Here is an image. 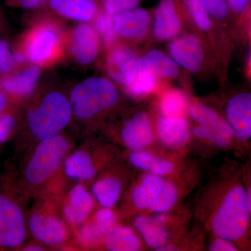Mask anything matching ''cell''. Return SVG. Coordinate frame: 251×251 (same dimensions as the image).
<instances>
[{
    "label": "cell",
    "instance_id": "26",
    "mask_svg": "<svg viewBox=\"0 0 251 251\" xmlns=\"http://www.w3.org/2000/svg\"><path fill=\"white\" fill-rule=\"evenodd\" d=\"M57 36L50 28L40 29L33 36L28 46V55L34 62H43L52 55Z\"/></svg>",
    "mask_w": 251,
    "mask_h": 251
},
{
    "label": "cell",
    "instance_id": "43",
    "mask_svg": "<svg viewBox=\"0 0 251 251\" xmlns=\"http://www.w3.org/2000/svg\"><path fill=\"white\" fill-rule=\"evenodd\" d=\"M90 1H94V0H90Z\"/></svg>",
    "mask_w": 251,
    "mask_h": 251
},
{
    "label": "cell",
    "instance_id": "18",
    "mask_svg": "<svg viewBox=\"0 0 251 251\" xmlns=\"http://www.w3.org/2000/svg\"><path fill=\"white\" fill-rule=\"evenodd\" d=\"M99 40L97 32L88 25L77 26L74 33L72 52L82 64L92 62L98 53Z\"/></svg>",
    "mask_w": 251,
    "mask_h": 251
},
{
    "label": "cell",
    "instance_id": "2",
    "mask_svg": "<svg viewBox=\"0 0 251 251\" xmlns=\"http://www.w3.org/2000/svg\"><path fill=\"white\" fill-rule=\"evenodd\" d=\"M72 148V143L60 135L39 141L25 168V181L34 187L45 184L59 171Z\"/></svg>",
    "mask_w": 251,
    "mask_h": 251
},
{
    "label": "cell",
    "instance_id": "35",
    "mask_svg": "<svg viewBox=\"0 0 251 251\" xmlns=\"http://www.w3.org/2000/svg\"><path fill=\"white\" fill-rule=\"evenodd\" d=\"M140 0H105V9L110 16L121 14L135 9L139 4Z\"/></svg>",
    "mask_w": 251,
    "mask_h": 251
},
{
    "label": "cell",
    "instance_id": "40",
    "mask_svg": "<svg viewBox=\"0 0 251 251\" xmlns=\"http://www.w3.org/2000/svg\"><path fill=\"white\" fill-rule=\"evenodd\" d=\"M20 4L23 7L27 9H32L36 7L38 5L40 4L44 0H18Z\"/></svg>",
    "mask_w": 251,
    "mask_h": 251
},
{
    "label": "cell",
    "instance_id": "9",
    "mask_svg": "<svg viewBox=\"0 0 251 251\" xmlns=\"http://www.w3.org/2000/svg\"><path fill=\"white\" fill-rule=\"evenodd\" d=\"M154 135L150 117L138 112L126 122L121 131L122 143L131 151L143 150L152 143Z\"/></svg>",
    "mask_w": 251,
    "mask_h": 251
},
{
    "label": "cell",
    "instance_id": "28",
    "mask_svg": "<svg viewBox=\"0 0 251 251\" xmlns=\"http://www.w3.org/2000/svg\"><path fill=\"white\" fill-rule=\"evenodd\" d=\"M187 107V99L181 91L166 92L160 100L159 108L164 117H181Z\"/></svg>",
    "mask_w": 251,
    "mask_h": 251
},
{
    "label": "cell",
    "instance_id": "7",
    "mask_svg": "<svg viewBox=\"0 0 251 251\" xmlns=\"http://www.w3.org/2000/svg\"><path fill=\"white\" fill-rule=\"evenodd\" d=\"M94 205L92 194L83 185L77 184L69 191L63 202V216L72 226H81L90 217Z\"/></svg>",
    "mask_w": 251,
    "mask_h": 251
},
{
    "label": "cell",
    "instance_id": "17",
    "mask_svg": "<svg viewBox=\"0 0 251 251\" xmlns=\"http://www.w3.org/2000/svg\"><path fill=\"white\" fill-rule=\"evenodd\" d=\"M64 169L69 177L80 181L93 179L99 171L94 157L85 150H77L69 153L64 161Z\"/></svg>",
    "mask_w": 251,
    "mask_h": 251
},
{
    "label": "cell",
    "instance_id": "15",
    "mask_svg": "<svg viewBox=\"0 0 251 251\" xmlns=\"http://www.w3.org/2000/svg\"><path fill=\"white\" fill-rule=\"evenodd\" d=\"M165 181L163 176L150 173L144 175L132 190L131 201L135 207L150 211L159 197Z\"/></svg>",
    "mask_w": 251,
    "mask_h": 251
},
{
    "label": "cell",
    "instance_id": "31",
    "mask_svg": "<svg viewBox=\"0 0 251 251\" xmlns=\"http://www.w3.org/2000/svg\"><path fill=\"white\" fill-rule=\"evenodd\" d=\"M95 26L102 39L106 44H111L115 40V29L113 18L107 13H100L95 21Z\"/></svg>",
    "mask_w": 251,
    "mask_h": 251
},
{
    "label": "cell",
    "instance_id": "8",
    "mask_svg": "<svg viewBox=\"0 0 251 251\" xmlns=\"http://www.w3.org/2000/svg\"><path fill=\"white\" fill-rule=\"evenodd\" d=\"M227 122L234 136L241 141L251 137V94H237L229 100L226 107Z\"/></svg>",
    "mask_w": 251,
    "mask_h": 251
},
{
    "label": "cell",
    "instance_id": "22",
    "mask_svg": "<svg viewBox=\"0 0 251 251\" xmlns=\"http://www.w3.org/2000/svg\"><path fill=\"white\" fill-rule=\"evenodd\" d=\"M123 190L122 180L113 175L100 177L92 186L94 198L103 208H112L118 202Z\"/></svg>",
    "mask_w": 251,
    "mask_h": 251
},
{
    "label": "cell",
    "instance_id": "41",
    "mask_svg": "<svg viewBox=\"0 0 251 251\" xmlns=\"http://www.w3.org/2000/svg\"><path fill=\"white\" fill-rule=\"evenodd\" d=\"M45 250L46 249H44V247H43L42 246L38 245V244H31V245H28L23 249V251H40Z\"/></svg>",
    "mask_w": 251,
    "mask_h": 251
},
{
    "label": "cell",
    "instance_id": "10",
    "mask_svg": "<svg viewBox=\"0 0 251 251\" xmlns=\"http://www.w3.org/2000/svg\"><path fill=\"white\" fill-rule=\"evenodd\" d=\"M169 49L175 62L190 72H198L202 67L204 49L197 36H181L171 43Z\"/></svg>",
    "mask_w": 251,
    "mask_h": 251
},
{
    "label": "cell",
    "instance_id": "6",
    "mask_svg": "<svg viewBox=\"0 0 251 251\" xmlns=\"http://www.w3.org/2000/svg\"><path fill=\"white\" fill-rule=\"evenodd\" d=\"M27 234L25 219L22 209L14 201L0 196V246L21 247Z\"/></svg>",
    "mask_w": 251,
    "mask_h": 251
},
{
    "label": "cell",
    "instance_id": "21",
    "mask_svg": "<svg viewBox=\"0 0 251 251\" xmlns=\"http://www.w3.org/2000/svg\"><path fill=\"white\" fill-rule=\"evenodd\" d=\"M103 242L105 249L110 251H137L142 249L141 241L128 226L115 225L105 234Z\"/></svg>",
    "mask_w": 251,
    "mask_h": 251
},
{
    "label": "cell",
    "instance_id": "16",
    "mask_svg": "<svg viewBox=\"0 0 251 251\" xmlns=\"http://www.w3.org/2000/svg\"><path fill=\"white\" fill-rule=\"evenodd\" d=\"M181 24L173 0H163L156 10L153 33L158 39L169 40L177 35Z\"/></svg>",
    "mask_w": 251,
    "mask_h": 251
},
{
    "label": "cell",
    "instance_id": "23",
    "mask_svg": "<svg viewBox=\"0 0 251 251\" xmlns=\"http://www.w3.org/2000/svg\"><path fill=\"white\" fill-rule=\"evenodd\" d=\"M128 159L132 166L135 168L158 176L171 175L175 170L173 162L163 159L143 150L132 151Z\"/></svg>",
    "mask_w": 251,
    "mask_h": 251
},
{
    "label": "cell",
    "instance_id": "20",
    "mask_svg": "<svg viewBox=\"0 0 251 251\" xmlns=\"http://www.w3.org/2000/svg\"><path fill=\"white\" fill-rule=\"evenodd\" d=\"M189 114L198 125L231 140L234 133L228 122L214 110L201 103L195 104L189 109Z\"/></svg>",
    "mask_w": 251,
    "mask_h": 251
},
{
    "label": "cell",
    "instance_id": "38",
    "mask_svg": "<svg viewBox=\"0 0 251 251\" xmlns=\"http://www.w3.org/2000/svg\"><path fill=\"white\" fill-rule=\"evenodd\" d=\"M211 251H237L238 248L236 247L232 241L223 237H217L211 243L209 247Z\"/></svg>",
    "mask_w": 251,
    "mask_h": 251
},
{
    "label": "cell",
    "instance_id": "24",
    "mask_svg": "<svg viewBox=\"0 0 251 251\" xmlns=\"http://www.w3.org/2000/svg\"><path fill=\"white\" fill-rule=\"evenodd\" d=\"M157 74L146 56L140 57L137 64L134 80L126 87L133 97H143L151 92L156 84Z\"/></svg>",
    "mask_w": 251,
    "mask_h": 251
},
{
    "label": "cell",
    "instance_id": "3",
    "mask_svg": "<svg viewBox=\"0 0 251 251\" xmlns=\"http://www.w3.org/2000/svg\"><path fill=\"white\" fill-rule=\"evenodd\" d=\"M116 88L103 77H92L77 85L71 94L72 112L80 120H89L115 106Z\"/></svg>",
    "mask_w": 251,
    "mask_h": 251
},
{
    "label": "cell",
    "instance_id": "14",
    "mask_svg": "<svg viewBox=\"0 0 251 251\" xmlns=\"http://www.w3.org/2000/svg\"><path fill=\"white\" fill-rule=\"evenodd\" d=\"M157 133L165 146L172 149L181 148L190 139V126L182 117H163L157 124Z\"/></svg>",
    "mask_w": 251,
    "mask_h": 251
},
{
    "label": "cell",
    "instance_id": "27",
    "mask_svg": "<svg viewBox=\"0 0 251 251\" xmlns=\"http://www.w3.org/2000/svg\"><path fill=\"white\" fill-rule=\"evenodd\" d=\"M39 76V68L31 67L21 74L4 79L1 82V87L8 93L26 95L34 89Z\"/></svg>",
    "mask_w": 251,
    "mask_h": 251
},
{
    "label": "cell",
    "instance_id": "1",
    "mask_svg": "<svg viewBox=\"0 0 251 251\" xmlns=\"http://www.w3.org/2000/svg\"><path fill=\"white\" fill-rule=\"evenodd\" d=\"M251 210L246 188L236 184L229 188L211 220V230L216 237L237 242L249 229Z\"/></svg>",
    "mask_w": 251,
    "mask_h": 251
},
{
    "label": "cell",
    "instance_id": "12",
    "mask_svg": "<svg viewBox=\"0 0 251 251\" xmlns=\"http://www.w3.org/2000/svg\"><path fill=\"white\" fill-rule=\"evenodd\" d=\"M115 31L128 39H140L146 35L151 17L148 11L138 8L115 15L113 18Z\"/></svg>",
    "mask_w": 251,
    "mask_h": 251
},
{
    "label": "cell",
    "instance_id": "11",
    "mask_svg": "<svg viewBox=\"0 0 251 251\" xmlns=\"http://www.w3.org/2000/svg\"><path fill=\"white\" fill-rule=\"evenodd\" d=\"M133 225L144 242L151 249L157 251L169 244L171 232L167 227V217L164 214L138 216L135 218Z\"/></svg>",
    "mask_w": 251,
    "mask_h": 251
},
{
    "label": "cell",
    "instance_id": "25",
    "mask_svg": "<svg viewBox=\"0 0 251 251\" xmlns=\"http://www.w3.org/2000/svg\"><path fill=\"white\" fill-rule=\"evenodd\" d=\"M50 3L64 17L82 22L90 21L95 14V5L90 0H50Z\"/></svg>",
    "mask_w": 251,
    "mask_h": 251
},
{
    "label": "cell",
    "instance_id": "4",
    "mask_svg": "<svg viewBox=\"0 0 251 251\" xmlns=\"http://www.w3.org/2000/svg\"><path fill=\"white\" fill-rule=\"evenodd\" d=\"M72 114L70 101L63 94L52 92L28 112V125L32 135L41 141L59 135L70 122Z\"/></svg>",
    "mask_w": 251,
    "mask_h": 251
},
{
    "label": "cell",
    "instance_id": "42",
    "mask_svg": "<svg viewBox=\"0 0 251 251\" xmlns=\"http://www.w3.org/2000/svg\"><path fill=\"white\" fill-rule=\"evenodd\" d=\"M25 60V57L23 54L18 53L14 57V61L16 62H23Z\"/></svg>",
    "mask_w": 251,
    "mask_h": 251
},
{
    "label": "cell",
    "instance_id": "39",
    "mask_svg": "<svg viewBox=\"0 0 251 251\" xmlns=\"http://www.w3.org/2000/svg\"><path fill=\"white\" fill-rule=\"evenodd\" d=\"M227 3L236 13H241L247 8L249 0H227Z\"/></svg>",
    "mask_w": 251,
    "mask_h": 251
},
{
    "label": "cell",
    "instance_id": "19",
    "mask_svg": "<svg viewBox=\"0 0 251 251\" xmlns=\"http://www.w3.org/2000/svg\"><path fill=\"white\" fill-rule=\"evenodd\" d=\"M137 64L138 60L131 51L119 49L109 59V72L114 79L127 87L134 80Z\"/></svg>",
    "mask_w": 251,
    "mask_h": 251
},
{
    "label": "cell",
    "instance_id": "32",
    "mask_svg": "<svg viewBox=\"0 0 251 251\" xmlns=\"http://www.w3.org/2000/svg\"><path fill=\"white\" fill-rule=\"evenodd\" d=\"M186 5L193 21L198 27L202 30H209L211 28L210 19L201 0H186Z\"/></svg>",
    "mask_w": 251,
    "mask_h": 251
},
{
    "label": "cell",
    "instance_id": "34",
    "mask_svg": "<svg viewBox=\"0 0 251 251\" xmlns=\"http://www.w3.org/2000/svg\"><path fill=\"white\" fill-rule=\"evenodd\" d=\"M193 134L200 139L209 142L220 148H227L230 145L231 140L226 139L202 126H198L193 130Z\"/></svg>",
    "mask_w": 251,
    "mask_h": 251
},
{
    "label": "cell",
    "instance_id": "33",
    "mask_svg": "<svg viewBox=\"0 0 251 251\" xmlns=\"http://www.w3.org/2000/svg\"><path fill=\"white\" fill-rule=\"evenodd\" d=\"M6 105V97L0 92V144L7 140L16 126V120L12 115L2 113Z\"/></svg>",
    "mask_w": 251,
    "mask_h": 251
},
{
    "label": "cell",
    "instance_id": "36",
    "mask_svg": "<svg viewBox=\"0 0 251 251\" xmlns=\"http://www.w3.org/2000/svg\"><path fill=\"white\" fill-rule=\"evenodd\" d=\"M206 12L216 19L226 17L228 11L227 0H201Z\"/></svg>",
    "mask_w": 251,
    "mask_h": 251
},
{
    "label": "cell",
    "instance_id": "5",
    "mask_svg": "<svg viewBox=\"0 0 251 251\" xmlns=\"http://www.w3.org/2000/svg\"><path fill=\"white\" fill-rule=\"evenodd\" d=\"M28 226L34 237L49 247H59L69 237L65 223L52 209H39L33 211L28 219Z\"/></svg>",
    "mask_w": 251,
    "mask_h": 251
},
{
    "label": "cell",
    "instance_id": "30",
    "mask_svg": "<svg viewBox=\"0 0 251 251\" xmlns=\"http://www.w3.org/2000/svg\"><path fill=\"white\" fill-rule=\"evenodd\" d=\"M178 192L176 186L171 181L166 179L159 197L153 204L150 211L163 214L173 209L177 201Z\"/></svg>",
    "mask_w": 251,
    "mask_h": 251
},
{
    "label": "cell",
    "instance_id": "29",
    "mask_svg": "<svg viewBox=\"0 0 251 251\" xmlns=\"http://www.w3.org/2000/svg\"><path fill=\"white\" fill-rule=\"evenodd\" d=\"M157 75L166 77H175L179 74L177 64L161 51L151 50L147 54Z\"/></svg>",
    "mask_w": 251,
    "mask_h": 251
},
{
    "label": "cell",
    "instance_id": "37",
    "mask_svg": "<svg viewBox=\"0 0 251 251\" xmlns=\"http://www.w3.org/2000/svg\"><path fill=\"white\" fill-rule=\"evenodd\" d=\"M14 62L9 46L4 41H0V73L9 72Z\"/></svg>",
    "mask_w": 251,
    "mask_h": 251
},
{
    "label": "cell",
    "instance_id": "13",
    "mask_svg": "<svg viewBox=\"0 0 251 251\" xmlns=\"http://www.w3.org/2000/svg\"><path fill=\"white\" fill-rule=\"evenodd\" d=\"M117 217L111 208H103L96 211L90 221L84 223L79 230V239L85 246L97 244L109 229L116 224Z\"/></svg>",
    "mask_w": 251,
    "mask_h": 251
}]
</instances>
